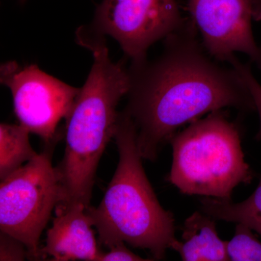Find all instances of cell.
Returning a JSON list of instances; mask_svg holds the SVG:
<instances>
[{"label":"cell","mask_w":261,"mask_h":261,"mask_svg":"<svg viewBox=\"0 0 261 261\" xmlns=\"http://www.w3.org/2000/svg\"><path fill=\"white\" fill-rule=\"evenodd\" d=\"M163 40L162 53L153 61L130 63L123 110L135 123L141 155L150 161L180 127L206 113L224 108L255 111L243 77L206 50L191 19Z\"/></svg>","instance_id":"6da1fadb"},{"label":"cell","mask_w":261,"mask_h":261,"mask_svg":"<svg viewBox=\"0 0 261 261\" xmlns=\"http://www.w3.org/2000/svg\"><path fill=\"white\" fill-rule=\"evenodd\" d=\"M77 42L92 51L93 64L65 119V148L57 166L64 200L88 207L96 173L103 152L114 137L117 106L130 87L129 69L123 61L113 63L106 40L86 30L76 33Z\"/></svg>","instance_id":"7a4b0ae2"},{"label":"cell","mask_w":261,"mask_h":261,"mask_svg":"<svg viewBox=\"0 0 261 261\" xmlns=\"http://www.w3.org/2000/svg\"><path fill=\"white\" fill-rule=\"evenodd\" d=\"M113 138L118 166L100 203L88 206L87 214L99 243L108 249L126 243L161 260L176 240L174 216L158 200L142 165L135 123L123 111L118 113Z\"/></svg>","instance_id":"3957f363"},{"label":"cell","mask_w":261,"mask_h":261,"mask_svg":"<svg viewBox=\"0 0 261 261\" xmlns=\"http://www.w3.org/2000/svg\"><path fill=\"white\" fill-rule=\"evenodd\" d=\"M170 143L173 161L168 180L182 194L231 200L233 189L253 178L240 128L223 110L192 122Z\"/></svg>","instance_id":"277c9868"},{"label":"cell","mask_w":261,"mask_h":261,"mask_svg":"<svg viewBox=\"0 0 261 261\" xmlns=\"http://www.w3.org/2000/svg\"><path fill=\"white\" fill-rule=\"evenodd\" d=\"M57 141L0 185L1 231L21 241L28 258H42L39 240L53 211L64 200V192L51 156Z\"/></svg>","instance_id":"5b68a950"},{"label":"cell","mask_w":261,"mask_h":261,"mask_svg":"<svg viewBox=\"0 0 261 261\" xmlns=\"http://www.w3.org/2000/svg\"><path fill=\"white\" fill-rule=\"evenodd\" d=\"M177 0H103L90 31L108 35L121 46L132 64L147 59V51L185 23Z\"/></svg>","instance_id":"8992f818"},{"label":"cell","mask_w":261,"mask_h":261,"mask_svg":"<svg viewBox=\"0 0 261 261\" xmlns=\"http://www.w3.org/2000/svg\"><path fill=\"white\" fill-rule=\"evenodd\" d=\"M1 83L10 89L15 116L30 133L45 144L57 140V127L69 116L80 88L47 74L37 65L20 67L15 61L1 66Z\"/></svg>","instance_id":"52a82bcc"},{"label":"cell","mask_w":261,"mask_h":261,"mask_svg":"<svg viewBox=\"0 0 261 261\" xmlns=\"http://www.w3.org/2000/svg\"><path fill=\"white\" fill-rule=\"evenodd\" d=\"M187 9L211 56L228 63L242 53L261 71V45L252 29V0H188Z\"/></svg>","instance_id":"ba28073f"},{"label":"cell","mask_w":261,"mask_h":261,"mask_svg":"<svg viewBox=\"0 0 261 261\" xmlns=\"http://www.w3.org/2000/svg\"><path fill=\"white\" fill-rule=\"evenodd\" d=\"M87 207L80 202L57 206L45 245L40 250L42 258L49 256L54 261H99L102 252L98 248Z\"/></svg>","instance_id":"9c48e42d"},{"label":"cell","mask_w":261,"mask_h":261,"mask_svg":"<svg viewBox=\"0 0 261 261\" xmlns=\"http://www.w3.org/2000/svg\"><path fill=\"white\" fill-rule=\"evenodd\" d=\"M181 238L171 249L179 254L182 260H228L227 241L219 238L216 220L203 213L196 211L185 220Z\"/></svg>","instance_id":"30bf717a"},{"label":"cell","mask_w":261,"mask_h":261,"mask_svg":"<svg viewBox=\"0 0 261 261\" xmlns=\"http://www.w3.org/2000/svg\"><path fill=\"white\" fill-rule=\"evenodd\" d=\"M200 210L215 220L243 223L261 236V178L256 190L243 202L205 197L200 200Z\"/></svg>","instance_id":"8fae6325"},{"label":"cell","mask_w":261,"mask_h":261,"mask_svg":"<svg viewBox=\"0 0 261 261\" xmlns=\"http://www.w3.org/2000/svg\"><path fill=\"white\" fill-rule=\"evenodd\" d=\"M30 132L22 125H0V178L5 179L38 153L29 141Z\"/></svg>","instance_id":"7c38bea8"},{"label":"cell","mask_w":261,"mask_h":261,"mask_svg":"<svg viewBox=\"0 0 261 261\" xmlns=\"http://www.w3.org/2000/svg\"><path fill=\"white\" fill-rule=\"evenodd\" d=\"M252 231L243 223L237 224L234 236L226 245L228 260H261V243Z\"/></svg>","instance_id":"4fadbf2b"},{"label":"cell","mask_w":261,"mask_h":261,"mask_svg":"<svg viewBox=\"0 0 261 261\" xmlns=\"http://www.w3.org/2000/svg\"><path fill=\"white\" fill-rule=\"evenodd\" d=\"M233 68L238 70V73L243 77L244 81L248 87L249 90L255 103V111L258 113L259 128L255 135V140L261 141V84L254 76L251 69V62L249 63H243L235 56L228 62Z\"/></svg>","instance_id":"5bb4252c"},{"label":"cell","mask_w":261,"mask_h":261,"mask_svg":"<svg viewBox=\"0 0 261 261\" xmlns=\"http://www.w3.org/2000/svg\"><path fill=\"white\" fill-rule=\"evenodd\" d=\"M28 257L27 247L18 239L1 231L0 260H24Z\"/></svg>","instance_id":"9a60e30c"},{"label":"cell","mask_w":261,"mask_h":261,"mask_svg":"<svg viewBox=\"0 0 261 261\" xmlns=\"http://www.w3.org/2000/svg\"><path fill=\"white\" fill-rule=\"evenodd\" d=\"M142 261L152 260L151 259H145L140 255H136L130 251L125 245V243L116 244L114 246L110 247L109 251L102 252L99 261Z\"/></svg>","instance_id":"2e32d148"},{"label":"cell","mask_w":261,"mask_h":261,"mask_svg":"<svg viewBox=\"0 0 261 261\" xmlns=\"http://www.w3.org/2000/svg\"><path fill=\"white\" fill-rule=\"evenodd\" d=\"M253 5L254 19L256 20H261V0H252Z\"/></svg>","instance_id":"e0dca14e"}]
</instances>
